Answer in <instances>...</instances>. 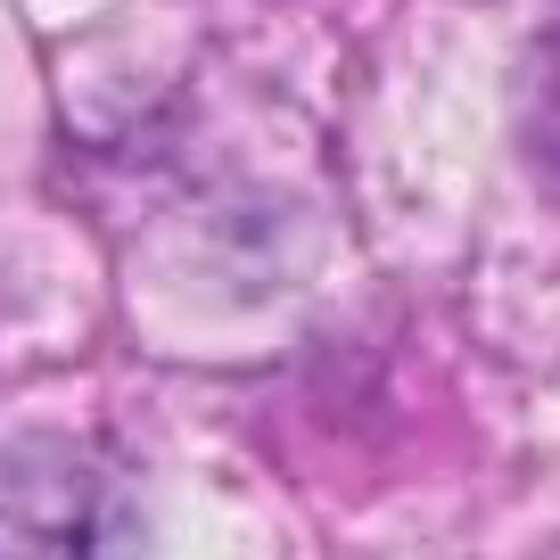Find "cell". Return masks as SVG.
Returning <instances> with one entry per match:
<instances>
[{"mask_svg": "<svg viewBox=\"0 0 560 560\" xmlns=\"http://www.w3.org/2000/svg\"><path fill=\"white\" fill-rule=\"evenodd\" d=\"M0 560H140L124 478L83 445L0 454Z\"/></svg>", "mask_w": 560, "mask_h": 560, "instance_id": "6da1fadb", "label": "cell"}]
</instances>
